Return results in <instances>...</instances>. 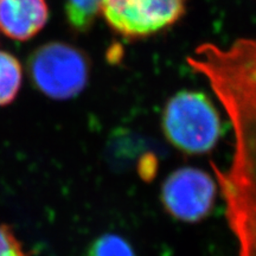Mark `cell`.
<instances>
[{
  "instance_id": "obj_1",
  "label": "cell",
  "mask_w": 256,
  "mask_h": 256,
  "mask_svg": "<svg viewBox=\"0 0 256 256\" xmlns=\"http://www.w3.org/2000/svg\"><path fill=\"white\" fill-rule=\"evenodd\" d=\"M228 114L234 152L226 170L215 168L238 256H256V38L212 46L194 62Z\"/></svg>"
},
{
  "instance_id": "obj_2",
  "label": "cell",
  "mask_w": 256,
  "mask_h": 256,
  "mask_svg": "<svg viewBox=\"0 0 256 256\" xmlns=\"http://www.w3.org/2000/svg\"><path fill=\"white\" fill-rule=\"evenodd\" d=\"M168 142L186 154H204L218 142L222 120L215 104L203 92L182 90L170 98L162 114Z\"/></svg>"
},
{
  "instance_id": "obj_3",
  "label": "cell",
  "mask_w": 256,
  "mask_h": 256,
  "mask_svg": "<svg viewBox=\"0 0 256 256\" xmlns=\"http://www.w3.org/2000/svg\"><path fill=\"white\" fill-rule=\"evenodd\" d=\"M28 72L42 94L54 100H70L88 84L90 63L78 48L50 42L37 48L28 60Z\"/></svg>"
},
{
  "instance_id": "obj_4",
  "label": "cell",
  "mask_w": 256,
  "mask_h": 256,
  "mask_svg": "<svg viewBox=\"0 0 256 256\" xmlns=\"http://www.w3.org/2000/svg\"><path fill=\"white\" fill-rule=\"evenodd\" d=\"M188 0H102L101 14L115 34L142 40L174 26L186 11Z\"/></svg>"
},
{
  "instance_id": "obj_5",
  "label": "cell",
  "mask_w": 256,
  "mask_h": 256,
  "mask_svg": "<svg viewBox=\"0 0 256 256\" xmlns=\"http://www.w3.org/2000/svg\"><path fill=\"white\" fill-rule=\"evenodd\" d=\"M215 178L197 168H180L171 172L162 185L160 200L174 218L196 223L206 218L217 197Z\"/></svg>"
},
{
  "instance_id": "obj_6",
  "label": "cell",
  "mask_w": 256,
  "mask_h": 256,
  "mask_svg": "<svg viewBox=\"0 0 256 256\" xmlns=\"http://www.w3.org/2000/svg\"><path fill=\"white\" fill-rule=\"evenodd\" d=\"M49 19L46 0H0V31L26 42L43 30Z\"/></svg>"
},
{
  "instance_id": "obj_7",
  "label": "cell",
  "mask_w": 256,
  "mask_h": 256,
  "mask_svg": "<svg viewBox=\"0 0 256 256\" xmlns=\"http://www.w3.org/2000/svg\"><path fill=\"white\" fill-rule=\"evenodd\" d=\"M23 82V68L14 55L0 51V107L16 100Z\"/></svg>"
},
{
  "instance_id": "obj_8",
  "label": "cell",
  "mask_w": 256,
  "mask_h": 256,
  "mask_svg": "<svg viewBox=\"0 0 256 256\" xmlns=\"http://www.w3.org/2000/svg\"><path fill=\"white\" fill-rule=\"evenodd\" d=\"M102 0H66V18L70 28L78 34L88 32L101 14Z\"/></svg>"
},
{
  "instance_id": "obj_9",
  "label": "cell",
  "mask_w": 256,
  "mask_h": 256,
  "mask_svg": "<svg viewBox=\"0 0 256 256\" xmlns=\"http://www.w3.org/2000/svg\"><path fill=\"white\" fill-rule=\"evenodd\" d=\"M86 256H136L132 246L116 234H104L92 241Z\"/></svg>"
},
{
  "instance_id": "obj_10",
  "label": "cell",
  "mask_w": 256,
  "mask_h": 256,
  "mask_svg": "<svg viewBox=\"0 0 256 256\" xmlns=\"http://www.w3.org/2000/svg\"><path fill=\"white\" fill-rule=\"evenodd\" d=\"M0 256H28L14 228L4 222H0Z\"/></svg>"
}]
</instances>
